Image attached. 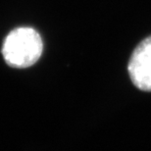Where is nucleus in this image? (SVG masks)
Returning <instances> with one entry per match:
<instances>
[{
  "mask_svg": "<svg viewBox=\"0 0 151 151\" xmlns=\"http://www.w3.org/2000/svg\"><path fill=\"white\" fill-rule=\"evenodd\" d=\"M132 83L142 91H151V35L135 47L128 65Z\"/></svg>",
  "mask_w": 151,
  "mask_h": 151,
  "instance_id": "obj_2",
  "label": "nucleus"
},
{
  "mask_svg": "<svg viewBox=\"0 0 151 151\" xmlns=\"http://www.w3.org/2000/svg\"><path fill=\"white\" fill-rule=\"evenodd\" d=\"M43 43L38 32L32 28L21 27L13 29L3 41L2 55L12 68L24 69L35 64L40 58Z\"/></svg>",
  "mask_w": 151,
  "mask_h": 151,
  "instance_id": "obj_1",
  "label": "nucleus"
}]
</instances>
